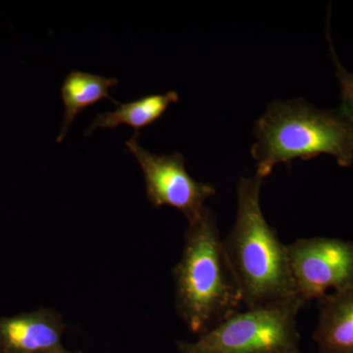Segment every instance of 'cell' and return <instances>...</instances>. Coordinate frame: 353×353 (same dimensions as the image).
<instances>
[{
	"mask_svg": "<svg viewBox=\"0 0 353 353\" xmlns=\"http://www.w3.org/2000/svg\"><path fill=\"white\" fill-rule=\"evenodd\" d=\"M318 303L313 334L318 353H353V287L327 294Z\"/></svg>",
	"mask_w": 353,
	"mask_h": 353,
	"instance_id": "obj_8",
	"label": "cell"
},
{
	"mask_svg": "<svg viewBox=\"0 0 353 353\" xmlns=\"http://www.w3.org/2000/svg\"><path fill=\"white\" fill-rule=\"evenodd\" d=\"M281 353H303L299 350V348H296V350H288V352H281Z\"/></svg>",
	"mask_w": 353,
	"mask_h": 353,
	"instance_id": "obj_12",
	"label": "cell"
},
{
	"mask_svg": "<svg viewBox=\"0 0 353 353\" xmlns=\"http://www.w3.org/2000/svg\"><path fill=\"white\" fill-rule=\"evenodd\" d=\"M264 179L243 176L236 185V220L225 252L238 283L243 307L294 304L303 307L290 271L287 245L265 219L260 204Z\"/></svg>",
	"mask_w": 353,
	"mask_h": 353,
	"instance_id": "obj_1",
	"label": "cell"
},
{
	"mask_svg": "<svg viewBox=\"0 0 353 353\" xmlns=\"http://www.w3.org/2000/svg\"><path fill=\"white\" fill-rule=\"evenodd\" d=\"M118 83L119 80L116 78H106L79 70L70 72L65 77L61 87L65 111L61 129L57 139V143L64 141L77 116L85 109L92 108L103 99H109L113 103L119 104V102L114 101L109 94L111 88H115Z\"/></svg>",
	"mask_w": 353,
	"mask_h": 353,
	"instance_id": "obj_9",
	"label": "cell"
},
{
	"mask_svg": "<svg viewBox=\"0 0 353 353\" xmlns=\"http://www.w3.org/2000/svg\"><path fill=\"white\" fill-rule=\"evenodd\" d=\"M139 132L126 143L128 152L136 158L145 176L146 197L154 208L170 206L188 221L201 214L205 202L214 196V185L199 183L188 173L182 153L155 154L139 143Z\"/></svg>",
	"mask_w": 353,
	"mask_h": 353,
	"instance_id": "obj_6",
	"label": "cell"
},
{
	"mask_svg": "<svg viewBox=\"0 0 353 353\" xmlns=\"http://www.w3.org/2000/svg\"><path fill=\"white\" fill-rule=\"evenodd\" d=\"M178 101L179 94L176 92H168L163 94L146 95L129 103H119V108L112 112L97 114L85 136H90L97 129L112 130L121 125H127L139 132L143 128L157 122L172 104Z\"/></svg>",
	"mask_w": 353,
	"mask_h": 353,
	"instance_id": "obj_10",
	"label": "cell"
},
{
	"mask_svg": "<svg viewBox=\"0 0 353 353\" xmlns=\"http://www.w3.org/2000/svg\"><path fill=\"white\" fill-rule=\"evenodd\" d=\"M329 28L328 25L327 39L329 41L330 54H331L332 60L336 66V76L340 82L341 87V104L336 110L345 119L350 121L353 124V74L341 65L340 60L336 57L333 41L330 36Z\"/></svg>",
	"mask_w": 353,
	"mask_h": 353,
	"instance_id": "obj_11",
	"label": "cell"
},
{
	"mask_svg": "<svg viewBox=\"0 0 353 353\" xmlns=\"http://www.w3.org/2000/svg\"><path fill=\"white\" fill-rule=\"evenodd\" d=\"M61 353H83V352H70V350H65V352H61Z\"/></svg>",
	"mask_w": 353,
	"mask_h": 353,
	"instance_id": "obj_13",
	"label": "cell"
},
{
	"mask_svg": "<svg viewBox=\"0 0 353 353\" xmlns=\"http://www.w3.org/2000/svg\"><path fill=\"white\" fill-rule=\"evenodd\" d=\"M297 296L304 304L353 287V241L314 236L287 245Z\"/></svg>",
	"mask_w": 353,
	"mask_h": 353,
	"instance_id": "obj_5",
	"label": "cell"
},
{
	"mask_svg": "<svg viewBox=\"0 0 353 353\" xmlns=\"http://www.w3.org/2000/svg\"><path fill=\"white\" fill-rule=\"evenodd\" d=\"M301 307L274 304L243 308L194 341H176L179 353H281L299 348Z\"/></svg>",
	"mask_w": 353,
	"mask_h": 353,
	"instance_id": "obj_4",
	"label": "cell"
},
{
	"mask_svg": "<svg viewBox=\"0 0 353 353\" xmlns=\"http://www.w3.org/2000/svg\"><path fill=\"white\" fill-rule=\"evenodd\" d=\"M188 223L173 270L175 307L199 336L245 307L213 211L205 208Z\"/></svg>",
	"mask_w": 353,
	"mask_h": 353,
	"instance_id": "obj_2",
	"label": "cell"
},
{
	"mask_svg": "<svg viewBox=\"0 0 353 353\" xmlns=\"http://www.w3.org/2000/svg\"><path fill=\"white\" fill-rule=\"evenodd\" d=\"M67 325L55 309L0 319V353H61Z\"/></svg>",
	"mask_w": 353,
	"mask_h": 353,
	"instance_id": "obj_7",
	"label": "cell"
},
{
	"mask_svg": "<svg viewBox=\"0 0 353 353\" xmlns=\"http://www.w3.org/2000/svg\"><path fill=\"white\" fill-rule=\"evenodd\" d=\"M252 157L256 175L266 178L278 164L331 155L343 168L353 164V124L336 110H322L303 99L275 101L256 121Z\"/></svg>",
	"mask_w": 353,
	"mask_h": 353,
	"instance_id": "obj_3",
	"label": "cell"
}]
</instances>
